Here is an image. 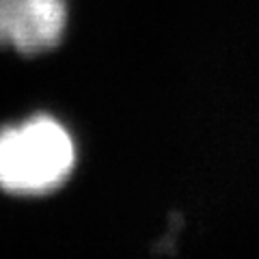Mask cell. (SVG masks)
<instances>
[{"mask_svg": "<svg viewBox=\"0 0 259 259\" xmlns=\"http://www.w3.org/2000/svg\"><path fill=\"white\" fill-rule=\"evenodd\" d=\"M76 164L69 130L48 115H37L0 130V188L20 197L59 190Z\"/></svg>", "mask_w": 259, "mask_h": 259, "instance_id": "1", "label": "cell"}, {"mask_svg": "<svg viewBox=\"0 0 259 259\" xmlns=\"http://www.w3.org/2000/svg\"><path fill=\"white\" fill-rule=\"evenodd\" d=\"M69 24V0H0V48L37 56L59 48Z\"/></svg>", "mask_w": 259, "mask_h": 259, "instance_id": "2", "label": "cell"}]
</instances>
